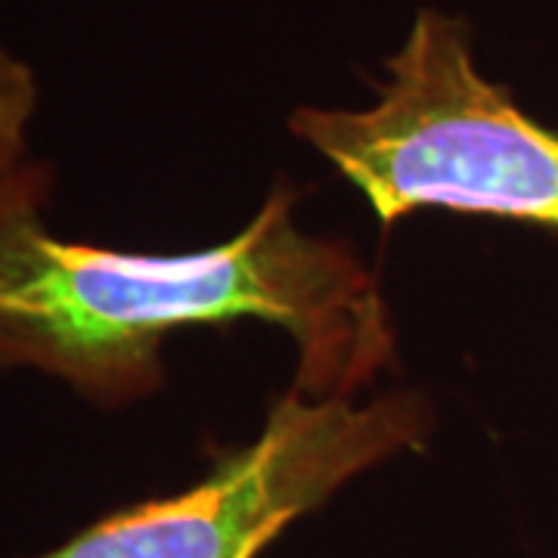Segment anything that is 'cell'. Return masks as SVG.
Instances as JSON below:
<instances>
[{
  "instance_id": "1",
  "label": "cell",
  "mask_w": 558,
  "mask_h": 558,
  "mask_svg": "<svg viewBox=\"0 0 558 558\" xmlns=\"http://www.w3.org/2000/svg\"><path fill=\"white\" fill-rule=\"evenodd\" d=\"M53 171L0 178V369H38L100 407L161 388V348L190 326L258 319L299 348V388L351 398L395 360L379 279L339 240L299 230L277 190L233 240L193 255H137L47 227Z\"/></svg>"
},
{
  "instance_id": "2",
  "label": "cell",
  "mask_w": 558,
  "mask_h": 558,
  "mask_svg": "<svg viewBox=\"0 0 558 558\" xmlns=\"http://www.w3.org/2000/svg\"><path fill=\"white\" fill-rule=\"evenodd\" d=\"M369 109H299L289 128L385 227L416 208L558 227V131L487 81L459 16L422 10Z\"/></svg>"
},
{
  "instance_id": "3",
  "label": "cell",
  "mask_w": 558,
  "mask_h": 558,
  "mask_svg": "<svg viewBox=\"0 0 558 558\" xmlns=\"http://www.w3.org/2000/svg\"><path fill=\"white\" fill-rule=\"evenodd\" d=\"M432 407L416 391L354 403L299 388L252 444L171 497L140 499L25 558H258L301 515L385 459L422 450Z\"/></svg>"
},
{
  "instance_id": "4",
  "label": "cell",
  "mask_w": 558,
  "mask_h": 558,
  "mask_svg": "<svg viewBox=\"0 0 558 558\" xmlns=\"http://www.w3.org/2000/svg\"><path fill=\"white\" fill-rule=\"evenodd\" d=\"M38 109V81L28 62L0 50V178L25 161L28 124Z\"/></svg>"
}]
</instances>
